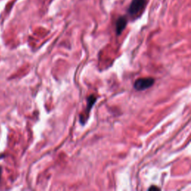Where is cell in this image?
Segmentation results:
<instances>
[{"label":"cell","mask_w":191,"mask_h":191,"mask_svg":"<svg viewBox=\"0 0 191 191\" xmlns=\"http://www.w3.org/2000/svg\"><path fill=\"white\" fill-rule=\"evenodd\" d=\"M147 0H131L128 9V15L133 19H137L141 15L146 8Z\"/></svg>","instance_id":"cell-1"},{"label":"cell","mask_w":191,"mask_h":191,"mask_svg":"<svg viewBox=\"0 0 191 191\" xmlns=\"http://www.w3.org/2000/svg\"><path fill=\"white\" fill-rule=\"evenodd\" d=\"M127 23H128L127 18L124 17V16L119 17L118 20H117V23H116V31H117V34L118 35L120 34L123 31V30L125 29L127 25Z\"/></svg>","instance_id":"cell-4"},{"label":"cell","mask_w":191,"mask_h":191,"mask_svg":"<svg viewBox=\"0 0 191 191\" xmlns=\"http://www.w3.org/2000/svg\"><path fill=\"white\" fill-rule=\"evenodd\" d=\"M155 83V79L152 78H141L135 81L134 87L138 91H142L152 87Z\"/></svg>","instance_id":"cell-2"},{"label":"cell","mask_w":191,"mask_h":191,"mask_svg":"<svg viewBox=\"0 0 191 191\" xmlns=\"http://www.w3.org/2000/svg\"><path fill=\"white\" fill-rule=\"evenodd\" d=\"M96 101V97L94 95L90 96L87 98V108H86V110L84 111L83 114H82L80 115V122L82 124H84L87 121L90 110H91L93 105L95 104Z\"/></svg>","instance_id":"cell-3"},{"label":"cell","mask_w":191,"mask_h":191,"mask_svg":"<svg viewBox=\"0 0 191 191\" xmlns=\"http://www.w3.org/2000/svg\"><path fill=\"white\" fill-rule=\"evenodd\" d=\"M151 189H157V190H159V188H157V187H150V188H149V190H151Z\"/></svg>","instance_id":"cell-5"},{"label":"cell","mask_w":191,"mask_h":191,"mask_svg":"<svg viewBox=\"0 0 191 191\" xmlns=\"http://www.w3.org/2000/svg\"><path fill=\"white\" fill-rule=\"evenodd\" d=\"M2 169L0 167V180H1V176H2Z\"/></svg>","instance_id":"cell-6"}]
</instances>
